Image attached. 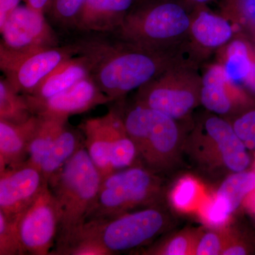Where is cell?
Returning <instances> with one entry per match:
<instances>
[{"label": "cell", "instance_id": "cell-21", "mask_svg": "<svg viewBox=\"0 0 255 255\" xmlns=\"http://www.w3.org/2000/svg\"><path fill=\"white\" fill-rule=\"evenodd\" d=\"M200 103L211 113L228 118L238 110L224 70L219 63L209 65L201 75Z\"/></svg>", "mask_w": 255, "mask_h": 255}, {"label": "cell", "instance_id": "cell-12", "mask_svg": "<svg viewBox=\"0 0 255 255\" xmlns=\"http://www.w3.org/2000/svg\"><path fill=\"white\" fill-rule=\"evenodd\" d=\"M0 52L23 54L59 46V40L43 13L18 6L0 26Z\"/></svg>", "mask_w": 255, "mask_h": 255}, {"label": "cell", "instance_id": "cell-3", "mask_svg": "<svg viewBox=\"0 0 255 255\" xmlns=\"http://www.w3.org/2000/svg\"><path fill=\"white\" fill-rule=\"evenodd\" d=\"M191 12L183 1L136 0L113 34L154 50L173 49L187 41Z\"/></svg>", "mask_w": 255, "mask_h": 255}, {"label": "cell", "instance_id": "cell-23", "mask_svg": "<svg viewBox=\"0 0 255 255\" xmlns=\"http://www.w3.org/2000/svg\"><path fill=\"white\" fill-rule=\"evenodd\" d=\"M39 118V123L30 142L26 161L40 169L43 157L54 143L55 139L68 121L42 117Z\"/></svg>", "mask_w": 255, "mask_h": 255}, {"label": "cell", "instance_id": "cell-5", "mask_svg": "<svg viewBox=\"0 0 255 255\" xmlns=\"http://www.w3.org/2000/svg\"><path fill=\"white\" fill-rule=\"evenodd\" d=\"M162 185L157 173L141 164L121 169L102 179L88 220L107 219L157 205Z\"/></svg>", "mask_w": 255, "mask_h": 255}, {"label": "cell", "instance_id": "cell-26", "mask_svg": "<svg viewBox=\"0 0 255 255\" xmlns=\"http://www.w3.org/2000/svg\"><path fill=\"white\" fill-rule=\"evenodd\" d=\"M248 150L255 148V102L245 106L227 118Z\"/></svg>", "mask_w": 255, "mask_h": 255}, {"label": "cell", "instance_id": "cell-27", "mask_svg": "<svg viewBox=\"0 0 255 255\" xmlns=\"http://www.w3.org/2000/svg\"><path fill=\"white\" fill-rule=\"evenodd\" d=\"M87 0H52L48 11L50 21L58 27H75V21Z\"/></svg>", "mask_w": 255, "mask_h": 255}, {"label": "cell", "instance_id": "cell-19", "mask_svg": "<svg viewBox=\"0 0 255 255\" xmlns=\"http://www.w3.org/2000/svg\"><path fill=\"white\" fill-rule=\"evenodd\" d=\"M39 121L36 115L19 124L0 120V172L27 160L30 142Z\"/></svg>", "mask_w": 255, "mask_h": 255}, {"label": "cell", "instance_id": "cell-31", "mask_svg": "<svg viewBox=\"0 0 255 255\" xmlns=\"http://www.w3.org/2000/svg\"><path fill=\"white\" fill-rule=\"evenodd\" d=\"M198 190L199 186L195 179L191 177L183 178L172 191L171 201L178 209H187L195 200Z\"/></svg>", "mask_w": 255, "mask_h": 255}, {"label": "cell", "instance_id": "cell-35", "mask_svg": "<svg viewBox=\"0 0 255 255\" xmlns=\"http://www.w3.org/2000/svg\"><path fill=\"white\" fill-rule=\"evenodd\" d=\"M211 0H183L182 1L191 12L194 8L206 5Z\"/></svg>", "mask_w": 255, "mask_h": 255}, {"label": "cell", "instance_id": "cell-7", "mask_svg": "<svg viewBox=\"0 0 255 255\" xmlns=\"http://www.w3.org/2000/svg\"><path fill=\"white\" fill-rule=\"evenodd\" d=\"M85 147L102 179L137 164L136 147L126 130L118 108L81 124Z\"/></svg>", "mask_w": 255, "mask_h": 255}, {"label": "cell", "instance_id": "cell-20", "mask_svg": "<svg viewBox=\"0 0 255 255\" xmlns=\"http://www.w3.org/2000/svg\"><path fill=\"white\" fill-rule=\"evenodd\" d=\"M90 75V66L85 57L75 55L55 69L34 91L24 97L31 107L66 91Z\"/></svg>", "mask_w": 255, "mask_h": 255}, {"label": "cell", "instance_id": "cell-4", "mask_svg": "<svg viewBox=\"0 0 255 255\" xmlns=\"http://www.w3.org/2000/svg\"><path fill=\"white\" fill-rule=\"evenodd\" d=\"M118 109L126 130L136 147L138 164L155 173L168 169L182 144L177 121L136 103Z\"/></svg>", "mask_w": 255, "mask_h": 255}, {"label": "cell", "instance_id": "cell-29", "mask_svg": "<svg viewBox=\"0 0 255 255\" xmlns=\"http://www.w3.org/2000/svg\"><path fill=\"white\" fill-rule=\"evenodd\" d=\"M198 236L199 233L193 231L181 232L147 253L151 255H193Z\"/></svg>", "mask_w": 255, "mask_h": 255}, {"label": "cell", "instance_id": "cell-30", "mask_svg": "<svg viewBox=\"0 0 255 255\" xmlns=\"http://www.w3.org/2000/svg\"><path fill=\"white\" fill-rule=\"evenodd\" d=\"M229 233L225 231H209L199 233L193 255H221L226 246Z\"/></svg>", "mask_w": 255, "mask_h": 255}, {"label": "cell", "instance_id": "cell-13", "mask_svg": "<svg viewBox=\"0 0 255 255\" xmlns=\"http://www.w3.org/2000/svg\"><path fill=\"white\" fill-rule=\"evenodd\" d=\"M232 23L221 14L198 6L191 11V23L186 42L189 58L199 65L211 53L226 46L237 34Z\"/></svg>", "mask_w": 255, "mask_h": 255}, {"label": "cell", "instance_id": "cell-18", "mask_svg": "<svg viewBox=\"0 0 255 255\" xmlns=\"http://www.w3.org/2000/svg\"><path fill=\"white\" fill-rule=\"evenodd\" d=\"M243 36L237 33L218 52L228 83L244 92L245 85L255 75V54L253 43Z\"/></svg>", "mask_w": 255, "mask_h": 255}, {"label": "cell", "instance_id": "cell-14", "mask_svg": "<svg viewBox=\"0 0 255 255\" xmlns=\"http://www.w3.org/2000/svg\"><path fill=\"white\" fill-rule=\"evenodd\" d=\"M48 182L41 169L28 161L0 172V211L15 217L26 209Z\"/></svg>", "mask_w": 255, "mask_h": 255}, {"label": "cell", "instance_id": "cell-1", "mask_svg": "<svg viewBox=\"0 0 255 255\" xmlns=\"http://www.w3.org/2000/svg\"><path fill=\"white\" fill-rule=\"evenodd\" d=\"M72 42L77 55L85 57L92 80L114 101L138 90L169 68L185 60L186 45L166 50L142 48L113 33H81ZM191 60V59H190Z\"/></svg>", "mask_w": 255, "mask_h": 255}, {"label": "cell", "instance_id": "cell-37", "mask_svg": "<svg viewBox=\"0 0 255 255\" xmlns=\"http://www.w3.org/2000/svg\"><path fill=\"white\" fill-rule=\"evenodd\" d=\"M252 43H253V48H254L255 54V36L251 38Z\"/></svg>", "mask_w": 255, "mask_h": 255}, {"label": "cell", "instance_id": "cell-24", "mask_svg": "<svg viewBox=\"0 0 255 255\" xmlns=\"http://www.w3.org/2000/svg\"><path fill=\"white\" fill-rule=\"evenodd\" d=\"M220 14L227 18L241 33L255 36V0H216Z\"/></svg>", "mask_w": 255, "mask_h": 255}, {"label": "cell", "instance_id": "cell-36", "mask_svg": "<svg viewBox=\"0 0 255 255\" xmlns=\"http://www.w3.org/2000/svg\"><path fill=\"white\" fill-rule=\"evenodd\" d=\"M245 201H247L248 208L255 216V190L251 193Z\"/></svg>", "mask_w": 255, "mask_h": 255}, {"label": "cell", "instance_id": "cell-33", "mask_svg": "<svg viewBox=\"0 0 255 255\" xmlns=\"http://www.w3.org/2000/svg\"><path fill=\"white\" fill-rule=\"evenodd\" d=\"M21 0H0V26H2L8 16L20 6Z\"/></svg>", "mask_w": 255, "mask_h": 255}, {"label": "cell", "instance_id": "cell-6", "mask_svg": "<svg viewBox=\"0 0 255 255\" xmlns=\"http://www.w3.org/2000/svg\"><path fill=\"white\" fill-rule=\"evenodd\" d=\"M197 65L189 59L169 68L137 90L135 103L177 121L187 118L201 105V75Z\"/></svg>", "mask_w": 255, "mask_h": 255}, {"label": "cell", "instance_id": "cell-11", "mask_svg": "<svg viewBox=\"0 0 255 255\" xmlns=\"http://www.w3.org/2000/svg\"><path fill=\"white\" fill-rule=\"evenodd\" d=\"M20 241L25 254L50 255L58 237L60 214L48 184L17 216Z\"/></svg>", "mask_w": 255, "mask_h": 255}, {"label": "cell", "instance_id": "cell-32", "mask_svg": "<svg viewBox=\"0 0 255 255\" xmlns=\"http://www.w3.org/2000/svg\"><path fill=\"white\" fill-rule=\"evenodd\" d=\"M255 248V241L241 236H231L229 233L226 246L223 248V255H244L253 253Z\"/></svg>", "mask_w": 255, "mask_h": 255}, {"label": "cell", "instance_id": "cell-22", "mask_svg": "<svg viewBox=\"0 0 255 255\" xmlns=\"http://www.w3.org/2000/svg\"><path fill=\"white\" fill-rule=\"evenodd\" d=\"M82 145L78 132L65 124L40 165L45 180L48 182Z\"/></svg>", "mask_w": 255, "mask_h": 255}, {"label": "cell", "instance_id": "cell-10", "mask_svg": "<svg viewBox=\"0 0 255 255\" xmlns=\"http://www.w3.org/2000/svg\"><path fill=\"white\" fill-rule=\"evenodd\" d=\"M76 55L72 43L23 54L0 52V68L4 78L16 92L28 95L55 69Z\"/></svg>", "mask_w": 255, "mask_h": 255}, {"label": "cell", "instance_id": "cell-17", "mask_svg": "<svg viewBox=\"0 0 255 255\" xmlns=\"http://www.w3.org/2000/svg\"><path fill=\"white\" fill-rule=\"evenodd\" d=\"M136 0H87L75 21L80 33H114Z\"/></svg>", "mask_w": 255, "mask_h": 255}, {"label": "cell", "instance_id": "cell-9", "mask_svg": "<svg viewBox=\"0 0 255 255\" xmlns=\"http://www.w3.org/2000/svg\"><path fill=\"white\" fill-rule=\"evenodd\" d=\"M90 221L101 241L113 255L145 246L162 233L167 224V216L157 205L110 219Z\"/></svg>", "mask_w": 255, "mask_h": 255}, {"label": "cell", "instance_id": "cell-28", "mask_svg": "<svg viewBox=\"0 0 255 255\" xmlns=\"http://www.w3.org/2000/svg\"><path fill=\"white\" fill-rule=\"evenodd\" d=\"M25 255L18 234L17 216L8 217L0 211V255Z\"/></svg>", "mask_w": 255, "mask_h": 255}, {"label": "cell", "instance_id": "cell-16", "mask_svg": "<svg viewBox=\"0 0 255 255\" xmlns=\"http://www.w3.org/2000/svg\"><path fill=\"white\" fill-rule=\"evenodd\" d=\"M255 190V172L243 171L228 175L221 183L214 199L206 208L204 220L209 226L219 228L231 215Z\"/></svg>", "mask_w": 255, "mask_h": 255}, {"label": "cell", "instance_id": "cell-25", "mask_svg": "<svg viewBox=\"0 0 255 255\" xmlns=\"http://www.w3.org/2000/svg\"><path fill=\"white\" fill-rule=\"evenodd\" d=\"M33 114L24 95L18 93L7 80L0 79V120L19 124L28 120Z\"/></svg>", "mask_w": 255, "mask_h": 255}, {"label": "cell", "instance_id": "cell-34", "mask_svg": "<svg viewBox=\"0 0 255 255\" xmlns=\"http://www.w3.org/2000/svg\"><path fill=\"white\" fill-rule=\"evenodd\" d=\"M28 6L39 12L46 14L52 0H23Z\"/></svg>", "mask_w": 255, "mask_h": 255}, {"label": "cell", "instance_id": "cell-15", "mask_svg": "<svg viewBox=\"0 0 255 255\" xmlns=\"http://www.w3.org/2000/svg\"><path fill=\"white\" fill-rule=\"evenodd\" d=\"M112 102L89 76L66 91L32 105L30 109L33 115L42 118L68 121L71 116L85 113L97 106Z\"/></svg>", "mask_w": 255, "mask_h": 255}, {"label": "cell", "instance_id": "cell-2", "mask_svg": "<svg viewBox=\"0 0 255 255\" xmlns=\"http://www.w3.org/2000/svg\"><path fill=\"white\" fill-rule=\"evenodd\" d=\"M102 178L85 143L53 174L48 184L60 214L57 247L82 227L97 200Z\"/></svg>", "mask_w": 255, "mask_h": 255}, {"label": "cell", "instance_id": "cell-8", "mask_svg": "<svg viewBox=\"0 0 255 255\" xmlns=\"http://www.w3.org/2000/svg\"><path fill=\"white\" fill-rule=\"evenodd\" d=\"M189 143L194 157L206 169L229 173L248 170L251 158L231 122L217 114L204 117L192 132Z\"/></svg>", "mask_w": 255, "mask_h": 255}]
</instances>
